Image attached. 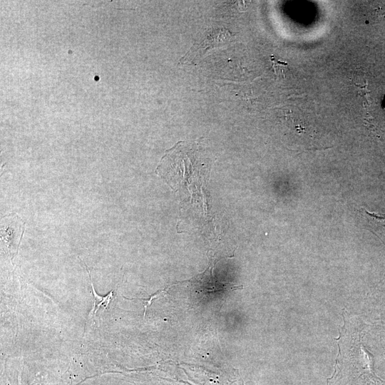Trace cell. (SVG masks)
I'll use <instances>...</instances> for the list:
<instances>
[{
	"label": "cell",
	"mask_w": 385,
	"mask_h": 385,
	"mask_svg": "<svg viewBox=\"0 0 385 385\" xmlns=\"http://www.w3.org/2000/svg\"><path fill=\"white\" fill-rule=\"evenodd\" d=\"M204 38L195 42L187 53L180 59L183 63H192L203 56L210 49L220 47L231 41L233 34L224 28L210 29L204 34Z\"/></svg>",
	"instance_id": "1"
},
{
	"label": "cell",
	"mask_w": 385,
	"mask_h": 385,
	"mask_svg": "<svg viewBox=\"0 0 385 385\" xmlns=\"http://www.w3.org/2000/svg\"><path fill=\"white\" fill-rule=\"evenodd\" d=\"M369 230L376 235L385 236V213L378 214L363 210Z\"/></svg>",
	"instance_id": "2"
},
{
	"label": "cell",
	"mask_w": 385,
	"mask_h": 385,
	"mask_svg": "<svg viewBox=\"0 0 385 385\" xmlns=\"http://www.w3.org/2000/svg\"><path fill=\"white\" fill-rule=\"evenodd\" d=\"M85 265H86V268L87 270L88 274L89 275V280H90V283L92 287V292H93V298H94L93 309L91 310V314L96 315L97 311L101 308V306H103L104 309L107 308L113 297V291H111L107 295L104 297L99 296L96 292L95 289L93 287L90 271L88 270L87 265L86 264Z\"/></svg>",
	"instance_id": "3"
},
{
	"label": "cell",
	"mask_w": 385,
	"mask_h": 385,
	"mask_svg": "<svg viewBox=\"0 0 385 385\" xmlns=\"http://www.w3.org/2000/svg\"><path fill=\"white\" fill-rule=\"evenodd\" d=\"M271 62L276 76L279 79L284 78L287 69V63L275 59L272 56H271Z\"/></svg>",
	"instance_id": "4"
}]
</instances>
